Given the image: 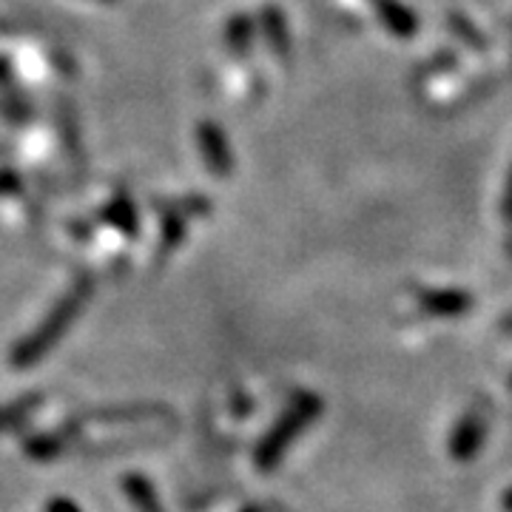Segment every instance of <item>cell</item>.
<instances>
[{
	"mask_svg": "<svg viewBox=\"0 0 512 512\" xmlns=\"http://www.w3.org/2000/svg\"><path fill=\"white\" fill-rule=\"evenodd\" d=\"M484 433H487V424L481 416H467L456 427L453 439H450V456L458 458V461H467L473 458L481 450V441H484Z\"/></svg>",
	"mask_w": 512,
	"mask_h": 512,
	"instance_id": "cell-3",
	"label": "cell"
},
{
	"mask_svg": "<svg viewBox=\"0 0 512 512\" xmlns=\"http://www.w3.org/2000/svg\"><path fill=\"white\" fill-rule=\"evenodd\" d=\"M248 40H251V23H248V18H237L228 26V43L234 49H242Z\"/></svg>",
	"mask_w": 512,
	"mask_h": 512,
	"instance_id": "cell-8",
	"label": "cell"
},
{
	"mask_svg": "<svg viewBox=\"0 0 512 512\" xmlns=\"http://www.w3.org/2000/svg\"><path fill=\"white\" fill-rule=\"evenodd\" d=\"M200 140H202V151L208 157V163L214 165V171L225 177L231 171V151L225 148V140H222L220 128L214 123H202L200 126Z\"/></svg>",
	"mask_w": 512,
	"mask_h": 512,
	"instance_id": "cell-6",
	"label": "cell"
},
{
	"mask_svg": "<svg viewBox=\"0 0 512 512\" xmlns=\"http://www.w3.org/2000/svg\"><path fill=\"white\" fill-rule=\"evenodd\" d=\"M507 507H510V510H512V493L507 495Z\"/></svg>",
	"mask_w": 512,
	"mask_h": 512,
	"instance_id": "cell-11",
	"label": "cell"
},
{
	"mask_svg": "<svg viewBox=\"0 0 512 512\" xmlns=\"http://www.w3.org/2000/svg\"><path fill=\"white\" fill-rule=\"evenodd\" d=\"M265 32L271 37V43H276V49L282 55H288V37H285V23H282L279 9H268L265 12Z\"/></svg>",
	"mask_w": 512,
	"mask_h": 512,
	"instance_id": "cell-7",
	"label": "cell"
},
{
	"mask_svg": "<svg viewBox=\"0 0 512 512\" xmlns=\"http://www.w3.org/2000/svg\"><path fill=\"white\" fill-rule=\"evenodd\" d=\"M373 6H376V15L382 20L384 26L393 32L396 37H407L416 35V29H419V20L416 15L404 6L402 0H373Z\"/></svg>",
	"mask_w": 512,
	"mask_h": 512,
	"instance_id": "cell-4",
	"label": "cell"
},
{
	"mask_svg": "<svg viewBox=\"0 0 512 512\" xmlns=\"http://www.w3.org/2000/svg\"><path fill=\"white\" fill-rule=\"evenodd\" d=\"M473 308V296L464 291H427L421 293V311L433 316H461Z\"/></svg>",
	"mask_w": 512,
	"mask_h": 512,
	"instance_id": "cell-5",
	"label": "cell"
},
{
	"mask_svg": "<svg viewBox=\"0 0 512 512\" xmlns=\"http://www.w3.org/2000/svg\"><path fill=\"white\" fill-rule=\"evenodd\" d=\"M322 410V402L316 399V396H302V399H296L291 410L285 413V419L279 427H274V433L265 439L262 444V450H259V464L262 467H271L279 461V456L285 453V447L291 444L293 436H299L305 427H308V421L316 416Z\"/></svg>",
	"mask_w": 512,
	"mask_h": 512,
	"instance_id": "cell-2",
	"label": "cell"
},
{
	"mask_svg": "<svg viewBox=\"0 0 512 512\" xmlns=\"http://www.w3.org/2000/svg\"><path fill=\"white\" fill-rule=\"evenodd\" d=\"M111 214H117V222L123 225V228H134V220H131V202L128 200H120L114 208H111Z\"/></svg>",
	"mask_w": 512,
	"mask_h": 512,
	"instance_id": "cell-9",
	"label": "cell"
},
{
	"mask_svg": "<svg viewBox=\"0 0 512 512\" xmlns=\"http://www.w3.org/2000/svg\"><path fill=\"white\" fill-rule=\"evenodd\" d=\"M504 217L512 222V174H510V183H507V197H504Z\"/></svg>",
	"mask_w": 512,
	"mask_h": 512,
	"instance_id": "cell-10",
	"label": "cell"
},
{
	"mask_svg": "<svg viewBox=\"0 0 512 512\" xmlns=\"http://www.w3.org/2000/svg\"><path fill=\"white\" fill-rule=\"evenodd\" d=\"M89 291H92V285H89V279H83V282L77 285V291H74L72 296H66V299L57 305V311L52 313V319L43 322L35 336H32L29 342L20 345L18 353H15V362H18V365H32L35 359H40L46 350L52 348L57 339H60L63 328H66V322H72L74 316H77V311H80V305H83V299L89 296Z\"/></svg>",
	"mask_w": 512,
	"mask_h": 512,
	"instance_id": "cell-1",
	"label": "cell"
}]
</instances>
